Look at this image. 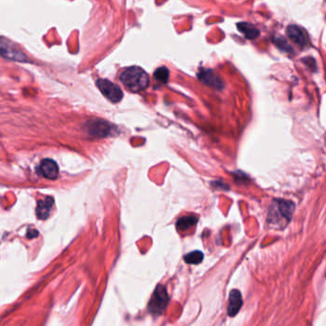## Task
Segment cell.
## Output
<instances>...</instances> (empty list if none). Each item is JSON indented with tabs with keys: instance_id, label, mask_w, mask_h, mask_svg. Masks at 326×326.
Listing matches in <instances>:
<instances>
[{
	"instance_id": "cell-15",
	"label": "cell",
	"mask_w": 326,
	"mask_h": 326,
	"mask_svg": "<svg viewBox=\"0 0 326 326\" xmlns=\"http://www.w3.org/2000/svg\"><path fill=\"white\" fill-rule=\"evenodd\" d=\"M273 42L277 45L280 50L284 51L286 53H291L293 54L294 50L292 49V47L290 46L289 43L287 42V40L282 37H277V38H273Z\"/></svg>"
},
{
	"instance_id": "cell-5",
	"label": "cell",
	"mask_w": 326,
	"mask_h": 326,
	"mask_svg": "<svg viewBox=\"0 0 326 326\" xmlns=\"http://www.w3.org/2000/svg\"><path fill=\"white\" fill-rule=\"evenodd\" d=\"M97 85L104 97L112 102H119L123 98V93L121 87L108 80H98Z\"/></svg>"
},
{
	"instance_id": "cell-4",
	"label": "cell",
	"mask_w": 326,
	"mask_h": 326,
	"mask_svg": "<svg viewBox=\"0 0 326 326\" xmlns=\"http://www.w3.org/2000/svg\"><path fill=\"white\" fill-rule=\"evenodd\" d=\"M169 298L166 289L162 287L161 285H158L155 290L148 306L150 313L153 315H160L165 310Z\"/></svg>"
},
{
	"instance_id": "cell-7",
	"label": "cell",
	"mask_w": 326,
	"mask_h": 326,
	"mask_svg": "<svg viewBox=\"0 0 326 326\" xmlns=\"http://www.w3.org/2000/svg\"><path fill=\"white\" fill-rule=\"evenodd\" d=\"M38 172L49 180H56L59 177L60 170H59L58 163H56L54 160L45 159L39 164Z\"/></svg>"
},
{
	"instance_id": "cell-9",
	"label": "cell",
	"mask_w": 326,
	"mask_h": 326,
	"mask_svg": "<svg viewBox=\"0 0 326 326\" xmlns=\"http://www.w3.org/2000/svg\"><path fill=\"white\" fill-rule=\"evenodd\" d=\"M242 306V294L239 290H233L230 293L229 305H228V315L234 317L241 310Z\"/></svg>"
},
{
	"instance_id": "cell-3",
	"label": "cell",
	"mask_w": 326,
	"mask_h": 326,
	"mask_svg": "<svg viewBox=\"0 0 326 326\" xmlns=\"http://www.w3.org/2000/svg\"><path fill=\"white\" fill-rule=\"evenodd\" d=\"M0 57L13 62H29V59L23 51L20 50L18 46L12 43V41L4 38H0Z\"/></svg>"
},
{
	"instance_id": "cell-11",
	"label": "cell",
	"mask_w": 326,
	"mask_h": 326,
	"mask_svg": "<svg viewBox=\"0 0 326 326\" xmlns=\"http://www.w3.org/2000/svg\"><path fill=\"white\" fill-rule=\"evenodd\" d=\"M53 205H54V199L49 196L44 200L39 201L36 207V216L42 220L48 218Z\"/></svg>"
},
{
	"instance_id": "cell-10",
	"label": "cell",
	"mask_w": 326,
	"mask_h": 326,
	"mask_svg": "<svg viewBox=\"0 0 326 326\" xmlns=\"http://www.w3.org/2000/svg\"><path fill=\"white\" fill-rule=\"evenodd\" d=\"M199 80L211 87L221 89L223 87L222 82L211 70H201L198 74Z\"/></svg>"
},
{
	"instance_id": "cell-1",
	"label": "cell",
	"mask_w": 326,
	"mask_h": 326,
	"mask_svg": "<svg viewBox=\"0 0 326 326\" xmlns=\"http://www.w3.org/2000/svg\"><path fill=\"white\" fill-rule=\"evenodd\" d=\"M121 81L125 87L133 93L143 91L149 85V76L137 66L126 68L121 74Z\"/></svg>"
},
{
	"instance_id": "cell-6",
	"label": "cell",
	"mask_w": 326,
	"mask_h": 326,
	"mask_svg": "<svg viewBox=\"0 0 326 326\" xmlns=\"http://www.w3.org/2000/svg\"><path fill=\"white\" fill-rule=\"evenodd\" d=\"M286 33L288 38L300 47H305L308 43V38L306 36L305 31L300 26L290 25L286 29Z\"/></svg>"
},
{
	"instance_id": "cell-14",
	"label": "cell",
	"mask_w": 326,
	"mask_h": 326,
	"mask_svg": "<svg viewBox=\"0 0 326 326\" xmlns=\"http://www.w3.org/2000/svg\"><path fill=\"white\" fill-rule=\"evenodd\" d=\"M203 253L201 251H195L184 256L185 262L188 264H199L203 260Z\"/></svg>"
},
{
	"instance_id": "cell-8",
	"label": "cell",
	"mask_w": 326,
	"mask_h": 326,
	"mask_svg": "<svg viewBox=\"0 0 326 326\" xmlns=\"http://www.w3.org/2000/svg\"><path fill=\"white\" fill-rule=\"evenodd\" d=\"M88 132L95 137H105L111 133V127L108 123L101 120H94L88 123Z\"/></svg>"
},
{
	"instance_id": "cell-18",
	"label": "cell",
	"mask_w": 326,
	"mask_h": 326,
	"mask_svg": "<svg viewBox=\"0 0 326 326\" xmlns=\"http://www.w3.org/2000/svg\"></svg>"
},
{
	"instance_id": "cell-12",
	"label": "cell",
	"mask_w": 326,
	"mask_h": 326,
	"mask_svg": "<svg viewBox=\"0 0 326 326\" xmlns=\"http://www.w3.org/2000/svg\"><path fill=\"white\" fill-rule=\"evenodd\" d=\"M238 29L244 35V37L248 39H255L260 36V31L250 23H246V22L239 23Z\"/></svg>"
},
{
	"instance_id": "cell-16",
	"label": "cell",
	"mask_w": 326,
	"mask_h": 326,
	"mask_svg": "<svg viewBox=\"0 0 326 326\" xmlns=\"http://www.w3.org/2000/svg\"><path fill=\"white\" fill-rule=\"evenodd\" d=\"M154 76H155V79L159 82L165 83V82H167V81L169 79V71L166 67H159L156 70Z\"/></svg>"
},
{
	"instance_id": "cell-2",
	"label": "cell",
	"mask_w": 326,
	"mask_h": 326,
	"mask_svg": "<svg viewBox=\"0 0 326 326\" xmlns=\"http://www.w3.org/2000/svg\"><path fill=\"white\" fill-rule=\"evenodd\" d=\"M295 206L292 202L286 200L275 201L269 213V221L273 224H287L294 213Z\"/></svg>"
},
{
	"instance_id": "cell-13",
	"label": "cell",
	"mask_w": 326,
	"mask_h": 326,
	"mask_svg": "<svg viewBox=\"0 0 326 326\" xmlns=\"http://www.w3.org/2000/svg\"><path fill=\"white\" fill-rule=\"evenodd\" d=\"M197 222V218L193 215L181 217L177 222V229L180 231H186L195 226Z\"/></svg>"
},
{
	"instance_id": "cell-17",
	"label": "cell",
	"mask_w": 326,
	"mask_h": 326,
	"mask_svg": "<svg viewBox=\"0 0 326 326\" xmlns=\"http://www.w3.org/2000/svg\"><path fill=\"white\" fill-rule=\"evenodd\" d=\"M303 62H304V63H305L307 66L310 67V69H312V70H314V71L317 69V63H316V61H315L313 58H311V57L305 58V59H303Z\"/></svg>"
}]
</instances>
